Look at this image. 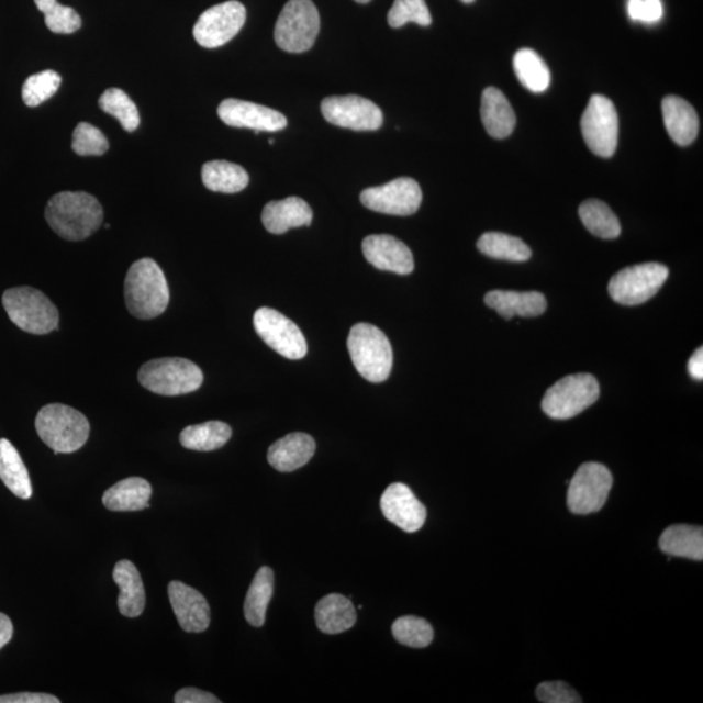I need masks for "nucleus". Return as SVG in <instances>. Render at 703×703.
I'll return each mask as SVG.
<instances>
[{"instance_id": "dca6fc26", "label": "nucleus", "mask_w": 703, "mask_h": 703, "mask_svg": "<svg viewBox=\"0 0 703 703\" xmlns=\"http://www.w3.org/2000/svg\"><path fill=\"white\" fill-rule=\"evenodd\" d=\"M221 121L235 129H249L258 132H277L284 130L287 119L279 111L266 105L242 100H224L217 108Z\"/></svg>"}, {"instance_id": "c85d7f7f", "label": "nucleus", "mask_w": 703, "mask_h": 703, "mask_svg": "<svg viewBox=\"0 0 703 703\" xmlns=\"http://www.w3.org/2000/svg\"><path fill=\"white\" fill-rule=\"evenodd\" d=\"M0 480L20 499H30L33 488L30 473L15 446L0 439Z\"/></svg>"}, {"instance_id": "2f4dec72", "label": "nucleus", "mask_w": 703, "mask_h": 703, "mask_svg": "<svg viewBox=\"0 0 703 703\" xmlns=\"http://www.w3.org/2000/svg\"><path fill=\"white\" fill-rule=\"evenodd\" d=\"M232 437L231 427L221 421H209L205 424L192 425L180 434L181 446L193 451H215L222 448Z\"/></svg>"}, {"instance_id": "09e8293b", "label": "nucleus", "mask_w": 703, "mask_h": 703, "mask_svg": "<svg viewBox=\"0 0 703 703\" xmlns=\"http://www.w3.org/2000/svg\"><path fill=\"white\" fill-rule=\"evenodd\" d=\"M355 2L360 3V4H367L370 2V0H355Z\"/></svg>"}, {"instance_id": "473e14b6", "label": "nucleus", "mask_w": 703, "mask_h": 703, "mask_svg": "<svg viewBox=\"0 0 703 703\" xmlns=\"http://www.w3.org/2000/svg\"><path fill=\"white\" fill-rule=\"evenodd\" d=\"M513 68L520 82L533 93H543L551 83V72L545 60L532 51L522 48L513 58Z\"/></svg>"}, {"instance_id": "f03ea898", "label": "nucleus", "mask_w": 703, "mask_h": 703, "mask_svg": "<svg viewBox=\"0 0 703 703\" xmlns=\"http://www.w3.org/2000/svg\"><path fill=\"white\" fill-rule=\"evenodd\" d=\"M125 305L140 320L157 319L170 302L165 272L152 258L138 259L126 272L124 283Z\"/></svg>"}, {"instance_id": "6ab92c4d", "label": "nucleus", "mask_w": 703, "mask_h": 703, "mask_svg": "<svg viewBox=\"0 0 703 703\" xmlns=\"http://www.w3.org/2000/svg\"><path fill=\"white\" fill-rule=\"evenodd\" d=\"M168 598L181 629L189 633L205 632L210 625V607L207 598L180 581L168 585Z\"/></svg>"}, {"instance_id": "2eb2a0df", "label": "nucleus", "mask_w": 703, "mask_h": 703, "mask_svg": "<svg viewBox=\"0 0 703 703\" xmlns=\"http://www.w3.org/2000/svg\"><path fill=\"white\" fill-rule=\"evenodd\" d=\"M360 200L365 208L377 213L408 216L420 209L422 192L416 180L399 178L381 187L365 189Z\"/></svg>"}, {"instance_id": "a19ab883", "label": "nucleus", "mask_w": 703, "mask_h": 703, "mask_svg": "<svg viewBox=\"0 0 703 703\" xmlns=\"http://www.w3.org/2000/svg\"><path fill=\"white\" fill-rule=\"evenodd\" d=\"M109 141L102 131L89 123H80L76 126L72 136V149L77 156L98 157L109 150Z\"/></svg>"}, {"instance_id": "ddd939ff", "label": "nucleus", "mask_w": 703, "mask_h": 703, "mask_svg": "<svg viewBox=\"0 0 703 703\" xmlns=\"http://www.w3.org/2000/svg\"><path fill=\"white\" fill-rule=\"evenodd\" d=\"M245 20V7L236 0L211 7L202 13L193 27L197 44L207 48L226 45L242 31Z\"/></svg>"}, {"instance_id": "f257e3e1", "label": "nucleus", "mask_w": 703, "mask_h": 703, "mask_svg": "<svg viewBox=\"0 0 703 703\" xmlns=\"http://www.w3.org/2000/svg\"><path fill=\"white\" fill-rule=\"evenodd\" d=\"M45 216L56 235L68 242H81L100 230L103 209L89 193L60 192L48 201Z\"/></svg>"}, {"instance_id": "423d86ee", "label": "nucleus", "mask_w": 703, "mask_h": 703, "mask_svg": "<svg viewBox=\"0 0 703 703\" xmlns=\"http://www.w3.org/2000/svg\"><path fill=\"white\" fill-rule=\"evenodd\" d=\"M138 381L146 390L161 397L186 395L200 389L202 370L186 358H157L138 371Z\"/></svg>"}, {"instance_id": "7ed1b4c3", "label": "nucleus", "mask_w": 703, "mask_h": 703, "mask_svg": "<svg viewBox=\"0 0 703 703\" xmlns=\"http://www.w3.org/2000/svg\"><path fill=\"white\" fill-rule=\"evenodd\" d=\"M35 431L55 454H72L86 445L89 421L79 411L65 404H48L35 419Z\"/></svg>"}, {"instance_id": "5701e85b", "label": "nucleus", "mask_w": 703, "mask_h": 703, "mask_svg": "<svg viewBox=\"0 0 703 703\" xmlns=\"http://www.w3.org/2000/svg\"><path fill=\"white\" fill-rule=\"evenodd\" d=\"M484 302L505 320H512L513 316H538L544 314L547 308L544 294L534 291H491L484 297Z\"/></svg>"}, {"instance_id": "37998d69", "label": "nucleus", "mask_w": 703, "mask_h": 703, "mask_svg": "<svg viewBox=\"0 0 703 703\" xmlns=\"http://www.w3.org/2000/svg\"><path fill=\"white\" fill-rule=\"evenodd\" d=\"M629 18L643 23H658L663 16V5L660 0H628Z\"/></svg>"}, {"instance_id": "cd10ccee", "label": "nucleus", "mask_w": 703, "mask_h": 703, "mask_svg": "<svg viewBox=\"0 0 703 703\" xmlns=\"http://www.w3.org/2000/svg\"><path fill=\"white\" fill-rule=\"evenodd\" d=\"M659 548L667 555L691 560H703V531L701 526L673 525L667 527L659 539Z\"/></svg>"}, {"instance_id": "a18cd8bd", "label": "nucleus", "mask_w": 703, "mask_h": 703, "mask_svg": "<svg viewBox=\"0 0 703 703\" xmlns=\"http://www.w3.org/2000/svg\"><path fill=\"white\" fill-rule=\"evenodd\" d=\"M0 703H60V700L46 693H15L0 695Z\"/></svg>"}, {"instance_id": "e433bc0d", "label": "nucleus", "mask_w": 703, "mask_h": 703, "mask_svg": "<svg viewBox=\"0 0 703 703\" xmlns=\"http://www.w3.org/2000/svg\"><path fill=\"white\" fill-rule=\"evenodd\" d=\"M392 635L408 648L424 649L433 643L434 629L425 618L402 616L392 624Z\"/></svg>"}, {"instance_id": "6e6552de", "label": "nucleus", "mask_w": 703, "mask_h": 703, "mask_svg": "<svg viewBox=\"0 0 703 703\" xmlns=\"http://www.w3.org/2000/svg\"><path fill=\"white\" fill-rule=\"evenodd\" d=\"M600 384L588 372L560 379L547 390L543 410L554 420H568L592 406L600 398Z\"/></svg>"}, {"instance_id": "a878e982", "label": "nucleus", "mask_w": 703, "mask_h": 703, "mask_svg": "<svg viewBox=\"0 0 703 703\" xmlns=\"http://www.w3.org/2000/svg\"><path fill=\"white\" fill-rule=\"evenodd\" d=\"M152 484L140 477H130L105 490L104 507L114 512L141 511L150 507Z\"/></svg>"}, {"instance_id": "9b49d317", "label": "nucleus", "mask_w": 703, "mask_h": 703, "mask_svg": "<svg viewBox=\"0 0 703 703\" xmlns=\"http://www.w3.org/2000/svg\"><path fill=\"white\" fill-rule=\"evenodd\" d=\"M582 137L598 157H613L617 147L618 118L615 104L607 97L590 98L581 118Z\"/></svg>"}, {"instance_id": "de8ad7c7", "label": "nucleus", "mask_w": 703, "mask_h": 703, "mask_svg": "<svg viewBox=\"0 0 703 703\" xmlns=\"http://www.w3.org/2000/svg\"><path fill=\"white\" fill-rule=\"evenodd\" d=\"M13 636V625L11 618L0 613V649L11 641Z\"/></svg>"}, {"instance_id": "412c9836", "label": "nucleus", "mask_w": 703, "mask_h": 703, "mask_svg": "<svg viewBox=\"0 0 703 703\" xmlns=\"http://www.w3.org/2000/svg\"><path fill=\"white\" fill-rule=\"evenodd\" d=\"M315 453V442L311 435L292 433L274 443L267 453V460L274 469L288 473L311 461Z\"/></svg>"}, {"instance_id": "c756f323", "label": "nucleus", "mask_w": 703, "mask_h": 703, "mask_svg": "<svg viewBox=\"0 0 703 703\" xmlns=\"http://www.w3.org/2000/svg\"><path fill=\"white\" fill-rule=\"evenodd\" d=\"M202 181L209 191L232 194L248 187L249 175L231 161L211 160L202 167Z\"/></svg>"}, {"instance_id": "f8f14e48", "label": "nucleus", "mask_w": 703, "mask_h": 703, "mask_svg": "<svg viewBox=\"0 0 703 703\" xmlns=\"http://www.w3.org/2000/svg\"><path fill=\"white\" fill-rule=\"evenodd\" d=\"M253 323L259 337L279 355L300 360L308 352L304 334L297 323L271 308H261L253 316Z\"/></svg>"}, {"instance_id": "79ce46f5", "label": "nucleus", "mask_w": 703, "mask_h": 703, "mask_svg": "<svg viewBox=\"0 0 703 703\" xmlns=\"http://www.w3.org/2000/svg\"><path fill=\"white\" fill-rule=\"evenodd\" d=\"M537 699L544 703H580L578 692L562 681H548L537 688Z\"/></svg>"}, {"instance_id": "7c9ffc66", "label": "nucleus", "mask_w": 703, "mask_h": 703, "mask_svg": "<svg viewBox=\"0 0 703 703\" xmlns=\"http://www.w3.org/2000/svg\"><path fill=\"white\" fill-rule=\"evenodd\" d=\"M274 571L270 567L258 569L250 583L248 594H246L244 603V615L246 622L253 627H263L266 622L267 607L274 594Z\"/></svg>"}, {"instance_id": "a211bd4d", "label": "nucleus", "mask_w": 703, "mask_h": 703, "mask_svg": "<svg viewBox=\"0 0 703 703\" xmlns=\"http://www.w3.org/2000/svg\"><path fill=\"white\" fill-rule=\"evenodd\" d=\"M362 252L367 261L378 270L408 276L414 269V259L410 248L390 235H370L362 242Z\"/></svg>"}, {"instance_id": "bb28decb", "label": "nucleus", "mask_w": 703, "mask_h": 703, "mask_svg": "<svg viewBox=\"0 0 703 703\" xmlns=\"http://www.w3.org/2000/svg\"><path fill=\"white\" fill-rule=\"evenodd\" d=\"M356 621V609L347 596L328 594L316 603V627L326 635H339L354 627Z\"/></svg>"}, {"instance_id": "9d476101", "label": "nucleus", "mask_w": 703, "mask_h": 703, "mask_svg": "<svg viewBox=\"0 0 703 703\" xmlns=\"http://www.w3.org/2000/svg\"><path fill=\"white\" fill-rule=\"evenodd\" d=\"M613 482V475L602 464H582L569 483V511L574 515H590L601 511L607 502Z\"/></svg>"}, {"instance_id": "393cba45", "label": "nucleus", "mask_w": 703, "mask_h": 703, "mask_svg": "<svg viewBox=\"0 0 703 703\" xmlns=\"http://www.w3.org/2000/svg\"><path fill=\"white\" fill-rule=\"evenodd\" d=\"M481 118L484 130L491 137L507 138L516 125V115L507 98L496 88H487L482 93Z\"/></svg>"}, {"instance_id": "0eeeda50", "label": "nucleus", "mask_w": 703, "mask_h": 703, "mask_svg": "<svg viewBox=\"0 0 703 703\" xmlns=\"http://www.w3.org/2000/svg\"><path fill=\"white\" fill-rule=\"evenodd\" d=\"M320 27V13L312 0H290L280 12L274 37L281 51L304 53L313 47Z\"/></svg>"}, {"instance_id": "39448f33", "label": "nucleus", "mask_w": 703, "mask_h": 703, "mask_svg": "<svg viewBox=\"0 0 703 703\" xmlns=\"http://www.w3.org/2000/svg\"><path fill=\"white\" fill-rule=\"evenodd\" d=\"M2 302L10 320L25 333L46 335L59 326L58 309L35 288H10Z\"/></svg>"}, {"instance_id": "ea45409f", "label": "nucleus", "mask_w": 703, "mask_h": 703, "mask_svg": "<svg viewBox=\"0 0 703 703\" xmlns=\"http://www.w3.org/2000/svg\"><path fill=\"white\" fill-rule=\"evenodd\" d=\"M387 20H389V25L395 30L408 23L428 26L433 21L425 0H395Z\"/></svg>"}, {"instance_id": "20e7f679", "label": "nucleus", "mask_w": 703, "mask_h": 703, "mask_svg": "<svg viewBox=\"0 0 703 703\" xmlns=\"http://www.w3.org/2000/svg\"><path fill=\"white\" fill-rule=\"evenodd\" d=\"M348 350L358 375L371 383L384 382L393 362L392 347L387 336L370 323H357L350 328Z\"/></svg>"}, {"instance_id": "c9c22d12", "label": "nucleus", "mask_w": 703, "mask_h": 703, "mask_svg": "<svg viewBox=\"0 0 703 703\" xmlns=\"http://www.w3.org/2000/svg\"><path fill=\"white\" fill-rule=\"evenodd\" d=\"M100 108L111 116H114L126 132H135L140 125L137 105L122 89L110 88L101 96Z\"/></svg>"}, {"instance_id": "f3484780", "label": "nucleus", "mask_w": 703, "mask_h": 703, "mask_svg": "<svg viewBox=\"0 0 703 703\" xmlns=\"http://www.w3.org/2000/svg\"><path fill=\"white\" fill-rule=\"evenodd\" d=\"M381 510L390 523L406 533L420 531L426 522L425 505L404 483H392L386 489L381 498Z\"/></svg>"}, {"instance_id": "8fccbe9b", "label": "nucleus", "mask_w": 703, "mask_h": 703, "mask_svg": "<svg viewBox=\"0 0 703 703\" xmlns=\"http://www.w3.org/2000/svg\"><path fill=\"white\" fill-rule=\"evenodd\" d=\"M461 2H462V3H466V4H470V3H473V2H475V0H461Z\"/></svg>"}, {"instance_id": "49530a36", "label": "nucleus", "mask_w": 703, "mask_h": 703, "mask_svg": "<svg viewBox=\"0 0 703 703\" xmlns=\"http://www.w3.org/2000/svg\"><path fill=\"white\" fill-rule=\"evenodd\" d=\"M688 372L695 381H702L703 379V349L700 348L694 352L693 356L688 361Z\"/></svg>"}, {"instance_id": "c03bdc74", "label": "nucleus", "mask_w": 703, "mask_h": 703, "mask_svg": "<svg viewBox=\"0 0 703 703\" xmlns=\"http://www.w3.org/2000/svg\"><path fill=\"white\" fill-rule=\"evenodd\" d=\"M176 703H221L214 694L200 691L197 688H185L175 694Z\"/></svg>"}, {"instance_id": "4468645a", "label": "nucleus", "mask_w": 703, "mask_h": 703, "mask_svg": "<svg viewBox=\"0 0 703 703\" xmlns=\"http://www.w3.org/2000/svg\"><path fill=\"white\" fill-rule=\"evenodd\" d=\"M330 124L352 131H377L383 124L382 110L358 96L327 97L321 104Z\"/></svg>"}, {"instance_id": "b1692460", "label": "nucleus", "mask_w": 703, "mask_h": 703, "mask_svg": "<svg viewBox=\"0 0 703 703\" xmlns=\"http://www.w3.org/2000/svg\"><path fill=\"white\" fill-rule=\"evenodd\" d=\"M121 594L118 598V607L126 617H137L144 613L146 595L143 580L135 565L130 560L116 562L112 573Z\"/></svg>"}, {"instance_id": "72a5a7b5", "label": "nucleus", "mask_w": 703, "mask_h": 703, "mask_svg": "<svg viewBox=\"0 0 703 703\" xmlns=\"http://www.w3.org/2000/svg\"><path fill=\"white\" fill-rule=\"evenodd\" d=\"M477 248L482 255L511 263H524L532 257V250L522 238L488 232L480 237Z\"/></svg>"}, {"instance_id": "58836bf2", "label": "nucleus", "mask_w": 703, "mask_h": 703, "mask_svg": "<svg viewBox=\"0 0 703 703\" xmlns=\"http://www.w3.org/2000/svg\"><path fill=\"white\" fill-rule=\"evenodd\" d=\"M60 83V75L52 69L27 77L23 86L24 103L27 108H37V105L51 100L58 91Z\"/></svg>"}, {"instance_id": "1a4fd4ad", "label": "nucleus", "mask_w": 703, "mask_h": 703, "mask_svg": "<svg viewBox=\"0 0 703 703\" xmlns=\"http://www.w3.org/2000/svg\"><path fill=\"white\" fill-rule=\"evenodd\" d=\"M668 274L667 267L657 263L627 267L611 278L610 297L622 305L644 304L656 297L666 283Z\"/></svg>"}, {"instance_id": "f704fd0d", "label": "nucleus", "mask_w": 703, "mask_h": 703, "mask_svg": "<svg viewBox=\"0 0 703 703\" xmlns=\"http://www.w3.org/2000/svg\"><path fill=\"white\" fill-rule=\"evenodd\" d=\"M579 214L583 226L596 237L613 241L622 232L621 222L607 203L600 200H588L581 203Z\"/></svg>"}, {"instance_id": "4be33fe9", "label": "nucleus", "mask_w": 703, "mask_h": 703, "mask_svg": "<svg viewBox=\"0 0 703 703\" xmlns=\"http://www.w3.org/2000/svg\"><path fill=\"white\" fill-rule=\"evenodd\" d=\"M665 126L668 135L680 146H688L699 136L698 112L691 103L677 96H668L662 102Z\"/></svg>"}, {"instance_id": "aec40b11", "label": "nucleus", "mask_w": 703, "mask_h": 703, "mask_svg": "<svg viewBox=\"0 0 703 703\" xmlns=\"http://www.w3.org/2000/svg\"><path fill=\"white\" fill-rule=\"evenodd\" d=\"M313 211L300 197L271 201L263 211V223L274 235H283L291 228L311 226Z\"/></svg>"}, {"instance_id": "4c0bfd02", "label": "nucleus", "mask_w": 703, "mask_h": 703, "mask_svg": "<svg viewBox=\"0 0 703 703\" xmlns=\"http://www.w3.org/2000/svg\"><path fill=\"white\" fill-rule=\"evenodd\" d=\"M37 9L44 13L48 30L58 34H72L80 30L81 18L70 7L62 5L56 0H34Z\"/></svg>"}]
</instances>
